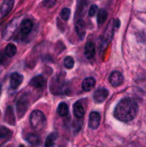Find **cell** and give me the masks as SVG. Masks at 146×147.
Masks as SVG:
<instances>
[{"label":"cell","mask_w":146,"mask_h":147,"mask_svg":"<svg viewBox=\"0 0 146 147\" xmlns=\"http://www.w3.org/2000/svg\"><path fill=\"white\" fill-rule=\"evenodd\" d=\"M138 111L137 103L130 98L120 100L114 111V116L123 122H129L134 119Z\"/></svg>","instance_id":"1"},{"label":"cell","mask_w":146,"mask_h":147,"mask_svg":"<svg viewBox=\"0 0 146 147\" xmlns=\"http://www.w3.org/2000/svg\"><path fill=\"white\" fill-rule=\"evenodd\" d=\"M87 6V0H77V14H84L85 13Z\"/></svg>","instance_id":"23"},{"label":"cell","mask_w":146,"mask_h":147,"mask_svg":"<svg viewBox=\"0 0 146 147\" xmlns=\"http://www.w3.org/2000/svg\"><path fill=\"white\" fill-rule=\"evenodd\" d=\"M73 113L74 116L77 119H81L84 115V109L82 104L80 101H77L74 103L73 106Z\"/></svg>","instance_id":"14"},{"label":"cell","mask_w":146,"mask_h":147,"mask_svg":"<svg viewBox=\"0 0 146 147\" xmlns=\"http://www.w3.org/2000/svg\"><path fill=\"white\" fill-rule=\"evenodd\" d=\"M58 134L56 132H52L47 137L44 144V147H57L56 141H57Z\"/></svg>","instance_id":"17"},{"label":"cell","mask_w":146,"mask_h":147,"mask_svg":"<svg viewBox=\"0 0 146 147\" xmlns=\"http://www.w3.org/2000/svg\"><path fill=\"white\" fill-rule=\"evenodd\" d=\"M56 1H57V0H44L43 4H44V7L50 8V7H52L55 4Z\"/></svg>","instance_id":"28"},{"label":"cell","mask_w":146,"mask_h":147,"mask_svg":"<svg viewBox=\"0 0 146 147\" xmlns=\"http://www.w3.org/2000/svg\"><path fill=\"white\" fill-rule=\"evenodd\" d=\"M4 119H5L6 122L8 123L9 124L14 125L15 123V118H14V112H13L11 107L7 108V111H6L5 116H4Z\"/></svg>","instance_id":"18"},{"label":"cell","mask_w":146,"mask_h":147,"mask_svg":"<svg viewBox=\"0 0 146 147\" xmlns=\"http://www.w3.org/2000/svg\"><path fill=\"white\" fill-rule=\"evenodd\" d=\"M11 136V131L4 126H0V139H8Z\"/></svg>","instance_id":"24"},{"label":"cell","mask_w":146,"mask_h":147,"mask_svg":"<svg viewBox=\"0 0 146 147\" xmlns=\"http://www.w3.org/2000/svg\"><path fill=\"white\" fill-rule=\"evenodd\" d=\"M95 86V80L92 77H89L84 79L82 84V88L84 91H90Z\"/></svg>","instance_id":"15"},{"label":"cell","mask_w":146,"mask_h":147,"mask_svg":"<svg viewBox=\"0 0 146 147\" xmlns=\"http://www.w3.org/2000/svg\"><path fill=\"white\" fill-rule=\"evenodd\" d=\"M115 22L114 21V20H111L109 22L107 26V28L104 30L103 39H104V41L106 43H108L113 38L115 29Z\"/></svg>","instance_id":"6"},{"label":"cell","mask_w":146,"mask_h":147,"mask_svg":"<svg viewBox=\"0 0 146 147\" xmlns=\"http://www.w3.org/2000/svg\"><path fill=\"white\" fill-rule=\"evenodd\" d=\"M23 76L18 73H14L10 76V86L12 89L18 88L23 82Z\"/></svg>","instance_id":"8"},{"label":"cell","mask_w":146,"mask_h":147,"mask_svg":"<svg viewBox=\"0 0 146 147\" xmlns=\"http://www.w3.org/2000/svg\"><path fill=\"white\" fill-rule=\"evenodd\" d=\"M97 10H98V7H97L96 4H92V5H91V7H90V9H89V11H88L89 16L91 17H94V16L96 14V13H97Z\"/></svg>","instance_id":"27"},{"label":"cell","mask_w":146,"mask_h":147,"mask_svg":"<svg viewBox=\"0 0 146 147\" xmlns=\"http://www.w3.org/2000/svg\"><path fill=\"white\" fill-rule=\"evenodd\" d=\"M29 100L27 96H22L19 98L17 103V112L19 117H21L24 115L28 110Z\"/></svg>","instance_id":"3"},{"label":"cell","mask_w":146,"mask_h":147,"mask_svg":"<svg viewBox=\"0 0 146 147\" xmlns=\"http://www.w3.org/2000/svg\"><path fill=\"white\" fill-rule=\"evenodd\" d=\"M5 56H7L5 53H3V52H0V63H2L4 61Z\"/></svg>","instance_id":"29"},{"label":"cell","mask_w":146,"mask_h":147,"mask_svg":"<svg viewBox=\"0 0 146 147\" xmlns=\"http://www.w3.org/2000/svg\"><path fill=\"white\" fill-rule=\"evenodd\" d=\"M74 65V61L71 56H67L64 60V65L66 68L71 69L72 68Z\"/></svg>","instance_id":"25"},{"label":"cell","mask_w":146,"mask_h":147,"mask_svg":"<svg viewBox=\"0 0 146 147\" xmlns=\"http://www.w3.org/2000/svg\"><path fill=\"white\" fill-rule=\"evenodd\" d=\"M19 147H25V146H24V145H20V146H19Z\"/></svg>","instance_id":"31"},{"label":"cell","mask_w":146,"mask_h":147,"mask_svg":"<svg viewBox=\"0 0 146 147\" xmlns=\"http://www.w3.org/2000/svg\"><path fill=\"white\" fill-rule=\"evenodd\" d=\"M95 55V46L92 42L86 43L84 47V55L87 59H92Z\"/></svg>","instance_id":"13"},{"label":"cell","mask_w":146,"mask_h":147,"mask_svg":"<svg viewBox=\"0 0 146 147\" xmlns=\"http://www.w3.org/2000/svg\"><path fill=\"white\" fill-rule=\"evenodd\" d=\"M109 82L113 86L117 87L120 86L123 82V76L118 71H114L109 77Z\"/></svg>","instance_id":"9"},{"label":"cell","mask_w":146,"mask_h":147,"mask_svg":"<svg viewBox=\"0 0 146 147\" xmlns=\"http://www.w3.org/2000/svg\"><path fill=\"white\" fill-rule=\"evenodd\" d=\"M57 112L60 116H67L69 112L68 106L65 103H64V102H62V103H60L59 104L58 107H57Z\"/></svg>","instance_id":"21"},{"label":"cell","mask_w":146,"mask_h":147,"mask_svg":"<svg viewBox=\"0 0 146 147\" xmlns=\"http://www.w3.org/2000/svg\"><path fill=\"white\" fill-rule=\"evenodd\" d=\"M107 17V12L103 9H101L98 11L97 16V21L98 25H101L105 22L106 19Z\"/></svg>","instance_id":"22"},{"label":"cell","mask_w":146,"mask_h":147,"mask_svg":"<svg viewBox=\"0 0 146 147\" xmlns=\"http://www.w3.org/2000/svg\"><path fill=\"white\" fill-rule=\"evenodd\" d=\"M4 53L9 57H12L17 53V47L13 43H9L4 48Z\"/></svg>","instance_id":"19"},{"label":"cell","mask_w":146,"mask_h":147,"mask_svg":"<svg viewBox=\"0 0 146 147\" xmlns=\"http://www.w3.org/2000/svg\"><path fill=\"white\" fill-rule=\"evenodd\" d=\"M17 20H14L7 25L5 29L4 30L2 33V37L4 40H9L11 38L14 32L17 30Z\"/></svg>","instance_id":"4"},{"label":"cell","mask_w":146,"mask_h":147,"mask_svg":"<svg viewBox=\"0 0 146 147\" xmlns=\"http://www.w3.org/2000/svg\"><path fill=\"white\" fill-rule=\"evenodd\" d=\"M100 123V115L97 112L93 111L90 114L88 125L92 129H96L99 127Z\"/></svg>","instance_id":"7"},{"label":"cell","mask_w":146,"mask_h":147,"mask_svg":"<svg viewBox=\"0 0 146 147\" xmlns=\"http://www.w3.org/2000/svg\"><path fill=\"white\" fill-rule=\"evenodd\" d=\"M75 31L77 35L81 40H82L85 36V25L82 20H78L75 24Z\"/></svg>","instance_id":"12"},{"label":"cell","mask_w":146,"mask_h":147,"mask_svg":"<svg viewBox=\"0 0 146 147\" xmlns=\"http://www.w3.org/2000/svg\"><path fill=\"white\" fill-rule=\"evenodd\" d=\"M26 140L31 145L34 146H37L40 145L41 143V139L39 137V136L34 134H27V137H26Z\"/></svg>","instance_id":"20"},{"label":"cell","mask_w":146,"mask_h":147,"mask_svg":"<svg viewBox=\"0 0 146 147\" xmlns=\"http://www.w3.org/2000/svg\"><path fill=\"white\" fill-rule=\"evenodd\" d=\"M1 85L0 84V95H1Z\"/></svg>","instance_id":"30"},{"label":"cell","mask_w":146,"mask_h":147,"mask_svg":"<svg viewBox=\"0 0 146 147\" xmlns=\"http://www.w3.org/2000/svg\"><path fill=\"white\" fill-rule=\"evenodd\" d=\"M109 94L108 90L104 88H100L94 92L93 98L96 103H102L106 100Z\"/></svg>","instance_id":"5"},{"label":"cell","mask_w":146,"mask_h":147,"mask_svg":"<svg viewBox=\"0 0 146 147\" xmlns=\"http://www.w3.org/2000/svg\"><path fill=\"white\" fill-rule=\"evenodd\" d=\"M14 4V0H4L1 7V14L2 17L7 16L12 9Z\"/></svg>","instance_id":"11"},{"label":"cell","mask_w":146,"mask_h":147,"mask_svg":"<svg viewBox=\"0 0 146 147\" xmlns=\"http://www.w3.org/2000/svg\"><path fill=\"white\" fill-rule=\"evenodd\" d=\"M29 121L31 127L37 131H41L47 125V119L42 111L35 110L32 111L29 116Z\"/></svg>","instance_id":"2"},{"label":"cell","mask_w":146,"mask_h":147,"mask_svg":"<svg viewBox=\"0 0 146 147\" xmlns=\"http://www.w3.org/2000/svg\"><path fill=\"white\" fill-rule=\"evenodd\" d=\"M46 79L42 76H37L31 78L29 82V86L34 88H42L46 86Z\"/></svg>","instance_id":"10"},{"label":"cell","mask_w":146,"mask_h":147,"mask_svg":"<svg viewBox=\"0 0 146 147\" xmlns=\"http://www.w3.org/2000/svg\"><path fill=\"white\" fill-rule=\"evenodd\" d=\"M70 13H71V11H70V9L67 8V7L63 8L62 9L61 12H60V17H61L64 21H67V20H69V18H70Z\"/></svg>","instance_id":"26"},{"label":"cell","mask_w":146,"mask_h":147,"mask_svg":"<svg viewBox=\"0 0 146 147\" xmlns=\"http://www.w3.org/2000/svg\"><path fill=\"white\" fill-rule=\"evenodd\" d=\"M33 27L32 22L29 20H22L21 23V32L23 34H28L31 31Z\"/></svg>","instance_id":"16"}]
</instances>
